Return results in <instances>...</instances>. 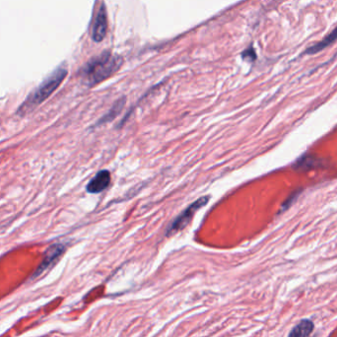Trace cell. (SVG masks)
I'll return each mask as SVG.
<instances>
[{"mask_svg":"<svg viewBox=\"0 0 337 337\" xmlns=\"http://www.w3.org/2000/svg\"><path fill=\"white\" fill-rule=\"evenodd\" d=\"M108 29V21H107V12L104 5L100 8L96 21L93 28V39L95 42H102L107 34Z\"/></svg>","mask_w":337,"mask_h":337,"instance_id":"obj_6","label":"cell"},{"mask_svg":"<svg viewBox=\"0 0 337 337\" xmlns=\"http://www.w3.org/2000/svg\"><path fill=\"white\" fill-rule=\"evenodd\" d=\"M337 40V27L331 32L329 33L324 39H322L320 42L316 43L315 45L312 46L311 48L307 49V53L308 54H314L324 48H327L328 46H330L331 44H333Z\"/></svg>","mask_w":337,"mask_h":337,"instance_id":"obj_8","label":"cell"},{"mask_svg":"<svg viewBox=\"0 0 337 337\" xmlns=\"http://www.w3.org/2000/svg\"><path fill=\"white\" fill-rule=\"evenodd\" d=\"M249 56H251L252 59L256 58V53H255V51H254L252 48H249V49H247L246 51H244V52L242 53V57H243V58H247V59H248Z\"/></svg>","mask_w":337,"mask_h":337,"instance_id":"obj_11","label":"cell"},{"mask_svg":"<svg viewBox=\"0 0 337 337\" xmlns=\"http://www.w3.org/2000/svg\"><path fill=\"white\" fill-rule=\"evenodd\" d=\"M123 105H124V101L123 100L122 101L120 100L119 102H117V104L112 108V110L100 121L103 123V122H108V121L116 119L119 116V114L121 113V111L122 110V108H123Z\"/></svg>","mask_w":337,"mask_h":337,"instance_id":"obj_10","label":"cell"},{"mask_svg":"<svg viewBox=\"0 0 337 337\" xmlns=\"http://www.w3.org/2000/svg\"><path fill=\"white\" fill-rule=\"evenodd\" d=\"M121 65V57L110 51H104L91 59L82 69V82L87 86H94L118 71Z\"/></svg>","mask_w":337,"mask_h":337,"instance_id":"obj_1","label":"cell"},{"mask_svg":"<svg viewBox=\"0 0 337 337\" xmlns=\"http://www.w3.org/2000/svg\"><path fill=\"white\" fill-rule=\"evenodd\" d=\"M313 322L309 319H304L293 327L288 337H309L313 332Z\"/></svg>","mask_w":337,"mask_h":337,"instance_id":"obj_7","label":"cell"},{"mask_svg":"<svg viewBox=\"0 0 337 337\" xmlns=\"http://www.w3.org/2000/svg\"><path fill=\"white\" fill-rule=\"evenodd\" d=\"M318 161L312 156H304L300 160H298L296 168L299 170H308V168H315L317 166Z\"/></svg>","mask_w":337,"mask_h":337,"instance_id":"obj_9","label":"cell"},{"mask_svg":"<svg viewBox=\"0 0 337 337\" xmlns=\"http://www.w3.org/2000/svg\"><path fill=\"white\" fill-rule=\"evenodd\" d=\"M111 183V174L109 171H100L96 176L87 185V192L89 193H100L105 191Z\"/></svg>","mask_w":337,"mask_h":337,"instance_id":"obj_5","label":"cell"},{"mask_svg":"<svg viewBox=\"0 0 337 337\" xmlns=\"http://www.w3.org/2000/svg\"><path fill=\"white\" fill-rule=\"evenodd\" d=\"M209 201V196H203L198 198L193 204H191L185 211H183L179 216L177 217L174 222L171 224L167 230L166 235L171 236L172 234L178 233L182 229H184L193 219V215L203 206H205Z\"/></svg>","mask_w":337,"mask_h":337,"instance_id":"obj_3","label":"cell"},{"mask_svg":"<svg viewBox=\"0 0 337 337\" xmlns=\"http://www.w3.org/2000/svg\"><path fill=\"white\" fill-rule=\"evenodd\" d=\"M67 75V70L64 67L57 68L48 78L25 100L17 111L19 116H25L34 111L38 106L45 102L62 83Z\"/></svg>","mask_w":337,"mask_h":337,"instance_id":"obj_2","label":"cell"},{"mask_svg":"<svg viewBox=\"0 0 337 337\" xmlns=\"http://www.w3.org/2000/svg\"><path fill=\"white\" fill-rule=\"evenodd\" d=\"M64 250H65V247L61 243H55V244H52L51 246H49L48 250L45 254V257H44V260H43L42 264L39 265V267L37 268L33 277L34 278L38 277V276L42 275L45 271H47L48 268H50L52 265L58 261V259L64 252Z\"/></svg>","mask_w":337,"mask_h":337,"instance_id":"obj_4","label":"cell"}]
</instances>
